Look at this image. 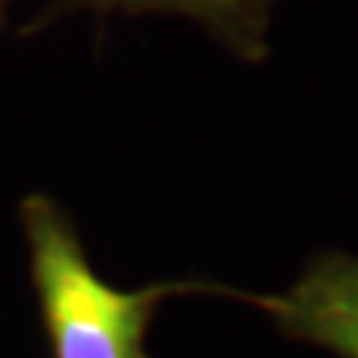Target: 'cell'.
I'll return each instance as SVG.
<instances>
[{"label":"cell","instance_id":"6da1fadb","mask_svg":"<svg viewBox=\"0 0 358 358\" xmlns=\"http://www.w3.org/2000/svg\"><path fill=\"white\" fill-rule=\"evenodd\" d=\"M18 221L51 358H150L147 341L162 305L185 296L233 299V287L203 278L134 289L108 284L90 263L72 215L45 192L21 197Z\"/></svg>","mask_w":358,"mask_h":358},{"label":"cell","instance_id":"7a4b0ae2","mask_svg":"<svg viewBox=\"0 0 358 358\" xmlns=\"http://www.w3.org/2000/svg\"><path fill=\"white\" fill-rule=\"evenodd\" d=\"M233 299L263 310L287 338L338 358H358V257L352 254H320L278 293L233 289Z\"/></svg>","mask_w":358,"mask_h":358},{"label":"cell","instance_id":"3957f363","mask_svg":"<svg viewBox=\"0 0 358 358\" xmlns=\"http://www.w3.org/2000/svg\"><path fill=\"white\" fill-rule=\"evenodd\" d=\"M272 3L275 0H57V9L185 18L233 57L263 60L268 51Z\"/></svg>","mask_w":358,"mask_h":358},{"label":"cell","instance_id":"277c9868","mask_svg":"<svg viewBox=\"0 0 358 358\" xmlns=\"http://www.w3.org/2000/svg\"><path fill=\"white\" fill-rule=\"evenodd\" d=\"M13 3H15V0H0V33L6 30V21H9V13H13Z\"/></svg>","mask_w":358,"mask_h":358}]
</instances>
